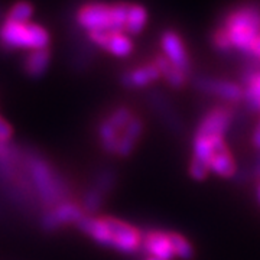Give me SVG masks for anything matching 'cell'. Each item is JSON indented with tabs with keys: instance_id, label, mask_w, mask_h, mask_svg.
<instances>
[{
	"instance_id": "cell-1",
	"label": "cell",
	"mask_w": 260,
	"mask_h": 260,
	"mask_svg": "<svg viewBox=\"0 0 260 260\" xmlns=\"http://www.w3.org/2000/svg\"><path fill=\"white\" fill-rule=\"evenodd\" d=\"M75 225L95 243L124 254H133L142 247V232L119 218L85 214Z\"/></svg>"
},
{
	"instance_id": "cell-2",
	"label": "cell",
	"mask_w": 260,
	"mask_h": 260,
	"mask_svg": "<svg viewBox=\"0 0 260 260\" xmlns=\"http://www.w3.org/2000/svg\"><path fill=\"white\" fill-rule=\"evenodd\" d=\"M26 167L34 191L42 204L55 208L56 205L68 201L71 191L67 181L45 159L32 153L26 155Z\"/></svg>"
},
{
	"instance_id": "cell-3",
	"label": "cell",
	"mask_w": 260,
	"mask_h": 260,
	"mask_svg": "<svg viewBox=\"0 0 260 260\" xmlns=\"http://www.w3.org/2000/svg\"><path fill=\"white\" fill-rule=\"evenodd\" d=\"M129 15V5H103L90 3L77 12V22L88 34L91 32H126V22Z\"/></svg>"
},
{
	"instance_id": "cell-4",
	"label": "cell",
	"mask_w": 260,
	"mask_h": 260,
	"mask_svg": "<svg viewBox=\"0 0 260 260\" xmlns=\"http://www.w3.org/2000/svg\"><path fill=\"white\" fill-rule=\"evenodd\" d=\"M223 28L234 49L250 54L254 41L260 35V12L254 8L234 10L225 19Z\"/></svg>"
},
{
	"instance_id": "cell-5",
	"label": "cell",
	"mask_w": 260,
	"mask_h": 260,
	"mask_svg": "<svg viewBox=\"0 0 260 260\" xmlns=\"http://www.w3.org/2000/svg\"><path fill=\"white\" fill-rule=\"evenodd\" d=\"M0 44L8 49H47L49 34L37 23H16L5 19L0 26Z\"/></svg>"
},
{
	"instance_id": "cell-6",
	"label": "cell",
	"mask_w": 260,
	"mask_h": 260,
	"mask_svg": "<svg viewBox=\"0 0 260 260\" xmlns=\"http://www.w3.org/2000/svg\"><path fill=\"white\" fill-rule=\"evenodd\" d=\"M192 85L197 91L210 95V97H217L230 104L243 103V99H244V90H243L242 84L233 83L229 80L195 75L192 78Z\"/></svg>"
},
{
	"instance_id": "cell-7",
	"label": "cell",
	"mask_w": 260,
	"mask_h": 260,
	"mask_svg": "<svg viewBox=\"0 0 260 260\" xmlns=\"http://www.w3.org/2000/svg\"><path fill=\"white\" fill-rule=\"evenodd\" d=\"M234 123V112L230 106H215L203 114L194 135L205 138H225Z\"/></svg>"
},
{
	"instance_id": "cell-8",
	"label": "cell",
	"mask_w": 260,
	"mask_h": 260,
	"mask_svg": "<svg viewBox=\"0 0 260 260\" xmlns=\"http://www.w3.org/2000/svg\"><path fill=\"white\" fill-rule=\"evenodd\" d=\"M146 102H148L150 110L158 117L159 120L165 124L175 135H181L184 132V121L181 119L179 113L174 107L171 99L159 88H150L146 93Z\"/></svg>"
},
{
	"instance_id": "cell-9",
	"label": "cell",
	"mask_w": 260,
	"mask_h": 260,
	"mask_svg": "<svg viewBox=\"0 0 260 260\" xmlns=\"http://www.w3.org/2000/svg\"><path fill=\"white\" fill-rule=\"evenodd\" d=\"M85 213L83 211L81 205L67 201L62 204L56 205L55 208L49 210L41 217V227L45 232H56L62 225L74 223L77 224L83 218Z\"/></svg>"
},
{
	"instance_id": "cell-10",
	"label": "cell",
	"mask_w": 260,
	"mask_h": 260,
	"mask_svg": "<svg viewBox=\"0 0 260 260\" xmlns=\"http://www.w3.org/2000/svg\"><path fill=\"white\" fill-rule=\"evenodd\" d=\"M148 257L158 260H174L175 253L172 249V243L169 237V232L165 230H149L142 233V247Z\"/></svg>"
},
{
	"instance_id": "cell-11",
	"label": "cell",
	"mask_w": 260,
	"mask_h": 260,
	"mask_svg": "<svg viewBox=\"0 0 260 260\" xmlns=\"http://www.w3.org/2000/svg\"><path fill=\"white\" fill-rule=\"evenodd\" d=\"M242 87L244 90L243 104L246 110L260 114V61L257 59L244 68L242 74Z\"/></svg>"
},
{
	"instance_id": "cell-12",
	"label": "cell",
	"mask_w": 260,
	"mask_h": 260,
	"mask_svg": "<svg viewBox=\"0 0 260 260\" xmlns=\"http://www.w3.org/2000/svg\"><path fill=\"white\" fill-rule=\"evenodd\" d=\"M160 45H162V49H164V56H167L178 70H181L182 73L189 75V73H191V61H189V56H188V52H186L182 39L178 37L175 32L167 30L162 35Z\"/></svg>"
},
{
	"instance_id": "cell-13",
	"label": "cell",
	"mask_w": 260,
	"mask_h": 260,
	"mask_svg": "<svg viewBox=\"0 0 260 260\" xmlns=\"http://www.w3.org/2000/svg\"><path fill=\"white\" fill-rule=\"evenodd\" d=\"M90 41L94 45L116 56H127L133 51V42L124 34H112V32H91L88 34Z\"/></svg>"
},
{
	"instance_id": "cell-14",
	"label": "cell",
	"mask_w": 260,
	"mask_h": 260,
	"mask_svg": "<svg viewBox=\"0 0 260 260\" xmlns=\"http://www.w3.org/2000/svg\"><path fill=\"white\" fill-rule=\"evenodd\" d=\"M159 78H162V75L159 73L158 67L155 65V62H149L126 71L121 75L120 83L126 88H146L153 83H156Z\"/></svg>"
},
{
	"instance_id": "cell-15",
	"label": "cell",
	"mask_w": 260,
	"mask_h": 260,
	"mask_svg": "<svg viewBox=\"0 0 260 260\" xmlns=\"http://www.w3.org/2000/svg\"><path fill=\"white\" fill-rule=\"evenodd\" d=\"M208 169H210V172H213L224 179H232L236 177L239 167H237V162L233 156L229 145L214 152L211 159L208 160Z\"/></svg>"
},
{
	"instance_id": "cell-16",
	"label": "cell",
	"mask_w": 260,
	"mask_h": 260,
	"mask_svg": "<svg viewBox=\"0 0 260 260\" xmlns=\"http://www.w3.org/2000/svg\"><path fill=\"white\" fill-rule=\"evenodd\" d=\"M155 65L158 67L159 73L162 75V78L169 84V87L175 88V90H181L186 84V78L188 75L182 73L181 70H178L175 65L172 64L167 56L156 55L155 56Z\"/></svg>"
},
{
	"instance_id": "cell-17",
	"label": "cell",
	"mask_w": 260,
	"mask_h": 260,
	"mask_svg": "<svg viewBox=\"0 0 260 260\" xmlns=\"http://www.w3.org/2000/svg\"><path fill=\"white\" fill-rule=\"evenodd\" d=\"M51 61V52L49 49H37V51H30L26 58H25V65L23 70L25 73L34 78H38L41 75L45 74V71L49 67Z\"/></svg>"
},
{
	"instance_id": "cell-18",
	"label": "cell",
	"mask_w": 260,
	"mask_h": 260,
	"mask_svg": "<svg viewBox=\"0 0 260 260\" xmlns=\"http://www.w3.org/2000/svg\"><path fill=\"white\" fill-rule=\"evenodd\" d=\"M148 20V12L140 5L129 6V15L126 22V32L129 35H139Z\"/></svg>"
},
{
	"instance_id": "cell-19",
	"label": "cell",
	"mask_w": 260,
	"mask_h": 260,
	"mask_svg": "<svg viewBox=\"0 0 260 260\" xmlns=\"http://www.w3.org/2000/svg\"><path fill=\"white\" fill-rule=\"evenodd\" d=\"M116 184H117V172L112 168H104L94 175L91 186L100 191L107 198V195L116 188Z\"/></svg>"
},
{
	"instance_id": "cell-20",
	"label": "cell",
	"mask_w": 260,
	"mask_h": 260,
	"mask_svg": "<svg viewBox=\"0 0 260 260\" xmlns=\"http://www.w3.org/2000/svg\"><path fill=\"white\" fill-rule=\"evenodd\" d=\"M172 249L175 253V257L181 260H192L195 256V250L191 242L186 239L185 236L179 234L177 232H169Z\"/></svg>"
},
{
	"instance_id": "cell-21",
	"label": "cell",
	"mask_w": 260,
	"mask_h": 260,
	"mask_svg": "<svg viewBox=\"0 0 260 260\" xmlns=\"http://www.w3.org/2000/svg\"><path fill=\"white\" fill-rule=\"evenodd\" d=\"M104 201H106V197L100 192V191H97L95 188L93 186H90L85 192H84L83 198H81V208H83V211L87 215H93L97 211H100V208L104 204Z\"/></svg>"
},
{
	"instance_id": "cell-22",
	"label": "cell",
	"mask_w": 260,
	"mask_h": 260,
	"mask_svg": "<svg viewBox=\"0 0 260 260\" xmlns=\"http://www.w3.org/2000/svg\"><path fill=\"white\" fill-rule=\"evenodd\" d=\"M34 15V6L29 2H18L15 3L8 12L6 20L10 22H16V23H28L29 19Z\"/></svg>"
},
{
	"instance_id": "cell-23",
	"label": "cell",
	"mask_w": 260,
	"mask_h": 260,
	"mask_svg": "<svg viewBox=\"0 0 260 260\" xmlns=\"http://www.w3.org/2000/svg\"><path fill=\"white\" fill-rule=\"evenodd\" d=\"M213 45L215 47L217 51L220 52H229L230 49H233L232 44H230V39L227 32L224 30V28L217 29L213 35Z\"/></svg>"
},
{
	"instance_id": "cell-24",
	"label": "cell",
	"mask_w": 260,
	"mask_h": 260,
	"mask_svg": "<svg viewBox=\"0 0 260 260\" xmlns=\"http://www.w3.org/2000/svg\"><path fill=\"white\" fill-rule=\"evenodd\" d=\"M189 175L195 181H204L210 175V169L201 160L192 158L189 162Z\"/></svg>"
},
{
	"instance_id": "cell-25",
	"label": "cell",
	"mask_w": 260,
	"mask_h": 260,
	"mask_svg": "<svg viewBox=\"0 0 260 260\" xmlns=\"http://www.w3.org/2000/svg\"><path fill=\"white\" fill-rule=\"evenodd\" d=\"M12 126L3 117H0V143H8L12 139Z\"/></svg>"
},
{
	"instance_id": "cell-26",
	"label": "cell",
	"mask_w": 260,
	"mask_h": 260,
	"mask_svg": "<svg viewBox=\"0 0 260 260\" xmlns=\"http://www.w3.org/2000/svg\"><path fill=\"white\" fill-rule=\"evenodd\" d=\"M251 146L254 148L256 152H260V120L257 121V124L254 126V129H253V133H251Z\"/></svg>"
},
{
	"instance_id": "cell-27",
	"label": "cell",
	"mask_w": 260,
	"mask_h": 260,
	"mask_svg": "<svg viewBox=\"0 0 260 260\" xmlns=\"http://www.w3.org/2000/svg\"><path fill=\"white\" fill-rule=\"evenodd\" d=\"M250 55H253L256 59H259L260 61V35L259 38L254 41V44H253V47H251V52Z\"/></svg>"
},
{
	"instance_id": "cell-28",
	"label": "cell",
	"mask_w": 260,
	"mask_h": 260,
	"mask_svg": "<svg viewBox=\"0 0 260 260\" xmlns=\"http://www.w3.org/2000/svg\"><path fill=\"white\" fill-rule=\"evenodd\" d=\"M257 200H259V203H260V181H259V185H257Z\"/></svg>"
},
{
	"instance_id": "cell-29",
	"label": "cell",
	"mask_w": 260,
	"mask_h": 260,
	"mask_svg": "<svg viewBox=\"0 0 260 260\" xmlns=\"http://www.w3.org/2000/svg\"><path fill=\"white\" fill-rule=\"evenodd\" d=\"M146 260H158V259H153V257H148Z\"/></svg>"
}]
</instances>
